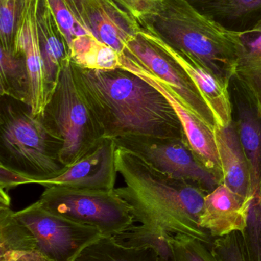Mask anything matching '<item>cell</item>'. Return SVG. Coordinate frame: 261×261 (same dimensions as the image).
<instances>
[{"label":"cell","mask_w":261,"mask_h":261,"mask_svg":"<svg viewBox=\"0 0 261 261\" xmlns=\"http://www.w3.org/2000/svg\"><path fill=\"white\" fill-rule=\"evenodd\" d=\"M72 65L78 91L103 138L147 136L185 141L171 104L139 75L122 68L87 70L72 61Z\"/></svg>","instance_id":"1"},{"label":"cell","mask_w":261,"mask_h":261,"mask_svg":"<svg viewBox=\"0 0 261 261\" xmlns=\"http://www.w3.org/2000/svg\"><path fill=\"white\" fill-rule=\"evenodd\" d=\"M116 164L126 186L115 190L130 207L135 222L165 239L185 236L208 245L211 236L199 225L206 195L202 187L170 179L118 147Z\"/></svg>","instance_id":"2"},{"label":"cell","mask_w":261,"mask_h":261,"mask_svg":"<svg viewBox=\"0 0 261 261\" xmlns=\"http://www.w3.org/2000/svg\"><path fill=\"white\" fill-rule=\"evenodd\" d=\"M138 23L217 76L229 81L234 78L242 32L226 29L188 0H160L156 13Z\"/></svg>","instance_id":"3"},{"label":"cell","mask_w":261,"mask_h":261,"mask_svg":"<svg viewBox=\"0 0 261 261\" xmlns=\"http://www.w3.org/2000/svg\"><path fill=\"white\" fill-rule=\"evenodd\" d=\"M0 96V166L27 178V184L64 173L67 167L61 159L62 141L29 105Z\"/></svg>","instance_id":"4"},{"label":"cell","mask_w":261,"mask_h":261,"mask_svg":"<svg viewBox=\"0 0 261 261\" xmlns=\"http://www.w3.org/2000/svg\"><path fill=\"white\" fill-rule=\"evenodd\" d=\"M40 116L50 133L62 141L61 159L67 167L85 156L103 139L78 91L70 60L63 67L55 91Z\"/></svg>","instance_id":"5"},{"label":"cell","mask_w":261,"mask_h":261,"mask_svg":"<svg viewBox=\"0 0 261 261\" xmlns=\"http://www.w3.org/2000/svg\"><path fill=\"white\" fill-rule=\"evenodd\" d=\"M115 189L93 190L48 187L38 201L55 214L95 227L104 237H113L128 231L135 223L130 207Z\"/></svg>","instance_id":"6"},{"label":"cell","mask_w":261,"mask_h":261,"mask_svg":"<svg viewBox=\"0 0 261 261\" xmlns=\"http://www.w3.org/2000/svg\"><path fill=\"white\" fill-rule=\"evenodd\" d=\"M14 215L32 231L48 261H75L84 248L104 237L95 227L55 214L38 200Z\"/></svg>","instance_id":"7"},{"label":"cell","mask_w":261,"mask_h":261,"mask_svg":"<svg viewBox=\"0 0 261 261\" xmlns=\"http://www.w3.org/2000/svg\"><path fill=\"white\" fill-rule=\"evenodd\" d=\"M114 141L116 147L131 152L170 179L184 182L193 181L208 192L222 184L193 154L184 140L127 136Z\"/></svg>","instance_id":"8"},{"label":"cell","mask_w":261,"mask_h":261,"mask_svg":"<svg viewBox=\"0 0 261 261\" xmlns=\"http://www.w3.org/2000/svg\"><path fill=\"white\" fill-rule=\"evenodd\" d=\"M124 53L163 83L176 97L215 130L216 120L212 111L181 67L163 50L140 34L127 42Z\"/></svg>","instance_id":"9"},{"label":"cell","mask_w":261,"mask_h":261,"mask_svg":"<svg viewBox=\"0 0 261 261\" xmlns=\"http://www.w3.org/2000/svg\"><path fill=\"white\" fill-rule=\"evenodd\" d=\"M121 68L139 75L149 84L156 87L169 101L176 112L183 130L184 137L193 154L211 170L222 182V169L218 153L214 130L189 109L183 105L167 85L139 65L133 58L124 53L121 56Z\"/></svg>","instance_id":"10"},{"label":"cell","mask_w":261,"mask_h":261,"mask_svg":"<svg viewBox=\"0 0 261 261\" xmlns=\"http://www.w3.org/2000/svg\"><path fill=\"white\" fill-rule=\"evenodd\" d=\"M116 143L103 138L85 156L67 167L56 177L38 180L33 184L48 187H65L80 190H113L118 171L116 164Z\"/></svg>","instance_id":"11"},{"label":"cell","mask_w":261,"mask_h":261,"mask_svg":"<svg viewBox=\"0 0 261 261\" xmlns=\"http://www.w3.org/2000/svg\"><path fill=\"white\" fill-rule=\"evenodd\" d=\"M140 34L163 50L181 67L211 109L218 125L228 127L232 125V104L230 97L229 81L217 76L191 57L178 51L157 35L142 28Z\"/></svg>","instance_id":"12"},{"label":"cell","mask_w":261,"mask_h":261,"mask_svg":"<svg viewBox=\"0 0 261 261\" xmlns=\"http://www.w3.org/2000/svg\"><path fill=\"white\" fill-rule=\"evenodd\" d=\"M40 0H26L17 24L13 52L24 55L30 81L31 107L42 109L50 99L40 47L38 9Z\"/></svg>","instance_id":"13"},{"label":"cell","mask_w":261,"mask_h":261,"mask_svg":"<svg viewBox=\"0 0 261 261\" xmlns=\"http://www.w3.org/2000/svg\"><path fill=\"white\" fill-rule=\"evenodd\" d=\"M252 196L244 197L221 184L205 195L199 225L211 237L242 234L248 225Z\"/></svg>","instance_id":"14"},{"label":"cell","mask_w":261,"mask_h":261,"mask_svg":"<svg viewBox=\"0 0 261 261\" xmlns=\"http://www.w3.org/2000/svg\"><path fill=\"white\" fill-rule=\"evenodd\" d=\"M83 22L95 38L120 55L141 30L139 23L113 0H99L89 5L84 9Z\"/></svg>","instance_id":"15"},{"label":"cell","mask_w":261,"mask_h":261,"mask_svg":"<svg viewBox=\"0 0 261 261\" xmlns=\"http://www.w3.org/2000/svg\"><path fill=\"white\" fill-rule=\"evenodd\" d=\"M38 27L46 82L52 96L63 67L70 60V51L47 0L39 1Z\"/></svg>","instance_id":"16"},{"label":"cell","mask_w":261,"mask_h":261,"mask_svg":"<svg viewBox=\"0 0 261 261\" xmlns=\"http://www.w3.org/2000/svg\"><path fill=\"white\" fill-rule=\"evenodd\" d=\"M214 134L222 165V184L244 197L251 196L248 164L233 124L228 127L216 125Z\"/></svg>","instance_id":"17"},{"label":"cell","mask_w":261,"mask_h":261,"mask_svg":"<svg viewBox=\"0 0 261 261\" xmlns=\"http://www.w3.org/2000/svg\"><path fill=\"white\" fill-rule=\"evenodd\" d=\"M14 213L10 205H0V261H48L32 231Z\"/></svg>","instance_id":"18"},{"label":"cell","mask_w":261,"mask_h":261,"mask_svg":"<svg viewBox=\"0 0 261 261\" xmlns=\"http://www.w3.org/2000/svg\"><path fill=\"white\" fill-rule=\"evenodd\" d=\"M226 29L242 32L261 20V0H188Z\"/></svg>","instance_id":"19"},{"label":"cell","mask_w":261,"mask_h":261,"mask_svg":"<svg viewBox=\"0 0 261 261\" xmlns=\"http://www.w3.org/2000/svg\"><path fill=\"white\" fill-rule=\"evenodd\" d=\"M242 42L234 78L239 80L258 109L261 107V20L251 29L242 31Z\"/></svg>","instance_id":"20"},{"label":"cell","mask_w":261,"mask_h":261,"mask_svg":"<svg viewBox=\"0 0 261 261\" xmlns=\"http://www.w3.org/2000/svg\"><path fill=\"white\" fill-rule=\"evenodd\" d=\"M239 134L249 171L250 194L261 199V119L258 113L240 110Z\"/></svg>","instance_id":"21"},{"label":"cell","mask_w":261,"mask_h":261,"mask_svg":"<svg viewBox=\"0 0 261 261\" xmlns=\"http://www.w3.org/2000/svg\"><path fill=\"white\" fill-rule=\"evenodd\" d=\"M70 51V61L81 68L99 70L121 68V55L101 42L92 34L74 39Z\"/></svg>","instance_id":"22"},{"label":"cell","mask_w":261,"mask_h":261,"mask_svg":"<svg viewBox=\"0 0 261 261\" xmlns=\"http://www.w3.org/2000/svg\"><path fill=\"white\" fill-rule=\"evenodd\" d=\"M0 96L31 105L30 81L24 55L1 48Z\"/></svg>","instance_id":"23"},{"label":"cell","mask_w":261,"mask_h":261,"mask_svg":"<svg viewBox=\"0 0 261 261\" xmlns=\"http://www.w3.org/2000/svg\"><path fill=\"white\" fill-rule=\"evenodd\" d=\"M75 261H161L154 248L127 247L113 237H102L84 248Z\"/></svg>","instance_id":"24"},{"label":"cell","mask_w":261,"mask_h":261,"mask_svg":"<svg viewBox=\"0 0 261 261\" xmlns=\"http://www.w3.org/2000/svg\"><path fill=\"white\" fill-rule=\"evenodd\" d=\"M172 261H221L208 244L185 236L167 238Z\"/></svg>","instance_id":"25"},{"label":"cell","mask_w":261,"mask_h":261,"mask_svg":"<svg viewBox=\"0 0 261 261\" xmlns=\"http://www.w3.org/2000/svg\"><path fill=\"white\" fill-rule=\"evenodd\" d=\"M26 0H0L1 48L13 51L17 24Z\"/></svg>","instance_id":"26"},{"label":"cell","mask_w":261,"mask_h":261,"mask_svg":"<svg viewBox=\"0 0 261 261\" xmlns=\"http://www.w3.org/2000/svg\"><path fill=\"white\" fill-rule=\"evenodd\" d=\"M47 2L69 47L75 38L91 34L78 21L64 0H47Z\"/></svg>","instance_id":"27"},{"label":"cell","mask_w":261,"mask_h":261,"mask_svg":"<svg viewBox=\"0 0 261 261\" xmlns=\"http://www.w3.org/2000/svg\"><path fill=\"white\" fill-rule=\"evenodd\" d=\"M239 232L216 239L211 245L221 261H248L243 241Z\"/></svg>","instance_id":"28"},{"label":"cell","mask_w":261,"mask_h":261,"mask_svg":"<svg viewBox=\"0 0 261 261\" xmlns=\"http://www.w3.org/2000/svg\"><path fill=\"white\" fill-rule=\"evenodd\" d=\"M136 21L154 15L159 7L160 0H113Z\"/></svg>","instance_id":"29"},{"label":"cell","mask_w":261,"mask_h":261,"mask_svg":"<svg viewBox=\"0 0 261 261\" xmlns=\"http://www.w3.org/2000/svg\"><path fill=\"white\" fill-rule=\"evenodd\" d=\"M97 1H99V0H64V3H66L70 11L73 12L74 15L78 18V21L84 26L83 16H84V9L89 5L92 4V3Z\"/></svg>","instance_id":"30"}]
</instances>
